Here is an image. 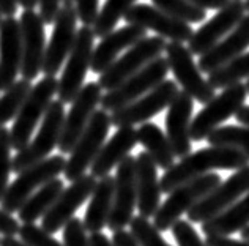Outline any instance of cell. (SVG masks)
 <instances>
[{
	"mask_svg": "<svg viewBox=\"0 0 249 246\" xmlns=\"http://www.w3.org/2000/svg\"><path fill=\"white\" fill-rule=\"evenodd\" d=\"M249 158L233 147L210 145L200 148L196 153H189L180 159V163L170 166L161 177V193L169 194L177 186L189 182L196 177H200L214 169L237 171L240 167L248 166Z\"/></svg>",
	"mask_w": 249,
	"mask_h": 246,
	"instance_id": "1",
	"label": "cell"
},
{
	"mask_svg": "<svg viewBox=\"0 0 249 246\" xmlns=\"http://www.w3.org/2000/svg\"><path fill=\"white\" fill-rule=\"evenodd\" d=\"M57 88L58 79L55 76H44L43 79L38 81L36 86H32L10 129L13 150L19 152L30 142L32 134L57 93Z\"/></svg>",
	"mask_w": 249,
	"mask_h": 246,
	"instance_id": "2",
	"label": "cell"
},
{
	"mask_svg": "<svg viewBox=\"0 0 249 246\" xmlns=\"http://www.w3.org/2000/svg\"><path fill=\"white\" fill-rule=\"evenodd\" d=\"M219 183L221 177L218 174L208 172L177 186L175 190L169 193V197L164 200V204H161L153 215V226L160 232L169 230L175 221H178L181 215H185L196 202H199Z\"/></svg>",
	"mask_w": 249,
	"mask_h": 246,
	"instance_id": "3",
	"label": "cell"
},
{
	"mask_svg": "<svg viewBox=\"0 0 249 246\" xmlns=\"http://www.w3.org/2000/svg\"><path fill=\"white\" fill-rule=\"evenodd\" d=\"M110 126H112V123H110V115L107 111H104L101 107L100 111L93 112L90 122L74 144L73 150L70 152L71 155L63 169L65 178L70 180V182H74L76 178L82 177L89 171V167L95 161L96 155L100 153L101 147L106 142Z\"/></svg>",
	"mask_w": 249,
	"mask_h": 246,
	"instance_id": "4",
	"label": "cell"
},
{
	"mask_svg": "<svg viewBox=\"0 0 249 246\" xmlns=\"http://www.w3.org/2000/svg\"><path fill=\"white\" fill-rule=\"evenodd\" d=\"M65 105L60 101H51L41 119V126L38 134L24 148H21L13 158V172L19 174L29 166L48 158L57 147L60 139L63 122H65Z\"/></svg>",
	"mask_w": 249,
	"mask_h": 246,
	"instance_id": "5",
	"label": "cell"
},
{
	"mask_svg": "<svg viewBox=\"0 0 249 246\" xmlns=\"http://www.w3.org/2000/svg\"><path fill=\"white\" fill-rule=\"evenodd\" d=\"M95 38L91 25H82L76 32L74 44L63 63L62 76L58 79L57 95L63 105L73 101L84 86L85 76L90 68L91 54H93Z\"/></svg>",
	"mask_w": 249,
	"mask_h": 246,
	"instance_id": "6",
	"label": "cell"
},
{
	"mask_svg": "<svg viewBox=\"0 0 249 246\" xmlns=\"http://www.w3.org/2000/svg\"><path fill=\"white\" fill-rule=\"evenodd\" d=\"M65 164H67V159L63 158V155H54V157L44 158L29 166L22 172H19L18 178L11 185H8L2 200H0L2 209L11 215L18 211L32 193H35L38 188L48 183L49 180L63 174Z\"/></svg>",
	"mask_w": 249,
	"mask_h": 246,
	"instance_id": "7",
	"label": "cell"
},
{
	"mask_svg": "<svg viewBox=\"0 0 249 246\" xmlns=\"http://www.w3.org/2000/svg\"><path fill=\"white\" fill-rule=\"evenodd\" d=\"M246 96V86L241 82L222 88V92L219 95H214L205 105V107L193 119L191 128H189L191 141H205L213 129L221 126L222 122L237 114L238 109L245 105Z\"/></svg>",
	"mask_w": 249,
	"mask_h": 246,
	"instance_id": "8",
	"label": "cell"
},
{
	"mask_svg": "<svg viewBox=\"0 0 249 246\" xmlns=\"http://www.w3.org/2000/svg\"><path fill=\"white\" fill-rule=\"evenodd\" d=\"M169 73V63L166 57H156L137 73L131 74L120 86L112 90H107L101 98V107L107 112H114L117 109L129 105L131 101L145 95L160 82L166 79Z\"/></svg>",
	"mask_w": 249,
	"mask_h": 246,
	"instance_id": "9",
	"label": "cell"
},
{
	"mask_svg": "<svg viewBox=\"0 0 249 246\" xmlns=\"http://www.w3.org/2000/svg\"><path fill=\"white\" fill-rule=\"evenodd\" d=\"M166 38L162 36H143L136 44H133L122 57H119L112 65H109L101 73L98 84L103 90H112L128 79L131 74L137 73L156 57H160L166 49Z\"/></svg>",
	"mask_w": 249,
	"mask_h": 246,
	"instance_id": "10",
	"label": "cell"
},
{
	"mask_svg": "<svg viewBox=\"0 0 249 246\" xmlns=\"http://www.w3.org/2000/svg\"><path fill=\"white\" fill-rule=\"evenodd\" d=\"M164 53L169 70L172 71L177 84L181 86L183 92H186L193 100L207 105L214 96V88L202 76V71L199 70V65L194 62L191 51L183 43L169 41Z\"/></svg>",
	"mask_w": 249,
	"mask_h": 246,
	"instance_id": "11",
	"label": "cell"
},
{
	"mask_svg": "<svg viewBox=\"0 0 249 246\" xmlns=\"http://www.w3.org/2000/svg\"><path fill=\"white\" fill-rule=\"evenodd\" d=\"M246 191H249V164L237 169V172L226 182L219 183L199 202H196L186 211L189 223L202 224L204 221H208L229 209L233 202H237Z\"/></svg>",
	"mask_w": 249,
	"mask_h": 246,
	"instance_id": "12",
	"label": "cell"
},
{
	"mask_svg": "<svg viewBox=\"0 0 249 246\" xmlns=\"http://www.w3.org/2000/svg\"><path fill=\"white\" fill-rule=\"evenodd\" d=\"M178 92L180 90L175 81L164 79L145 95L139 96L137 100L131 101L129 105L114 111L110 114V123L115 128H120L134 126L137 123L147 122L162 112L166 107H169V105Z\"/></svg>",
	"mask_w": 249,
	"mask_h": 246,
	"instance_id": "13",
	"label": "cell"
},
{
	"mask_svg": "<svg viewBox=\"0 0 249 246\" xmlns=\"http://www.w3.org/2000/svg\"><path fill=\"white\" fill-rule=\"evenodd\" d=\"M103 88L98 82H89L82 86L76 98L71 101L70 112L65 115L63 129L58 139V150L62 153H70L79 136L90 122L91 115L96 111V106L101 103Z\"/></svg>",
	"mask_w": 249,
	"mask_h": 246,
	"instance_id": "14",
	"label": "cell"
},
{
	"mask_svg": "<svg viewBox=\"0 0 249 246\" xmlns=\"http://www.w3.org/2000/svg\"><path fill=\"white\" fill-rule=\"evenodd\" d=\"M54 29L49 43L46 44V53L41 71L44 76H55L62 70L65 60L74 44L77 13L74 5H63L54 19Z\"/></svg>",
	"mask_w": 249,
	"mask_h": 246,
	"instance_id": "15",
	"label": "cell"
},
{
	"mask_svg": "<svg viewBox=\"0 0 249 246\" xmlns=\"http://www.w3.org/2000/svg\"><path fill=\"white\" fill-rule=\"evenodd\" d=\"M114 178V202L106 226L112 232L124 229L126 226H129V221L133 219V213L137 204L136 158H133L131 155L124 157L120 161V164L117 166V174Z\"/></svg>",
	"mask_w": 249,
	"mask_h": 246,
	"instance_id": "16",
	"label": "cell"
},
{
	"mask_svg": "<svg viewBox=\"0 0 249 246\" xmlns=\"http://www.w3.org/2000/svg\"><path fill=\"white\" fill-rule=\"evenodd\" d=\"M95 185L96 177H93L91 174H84L82 177L71 182L68 188H63L55 202L44 213L41 228L48 230L51 235L63 229V226L74 216L76 210L91 196Z\"/></svg>",
	"mask_w": 249,
	"mask_h": 246,
	"instance_id": "17",
	"label": "cell"
},
{
	"mask_svg": "<svg viewBox=\"0 0 249 246\" xmlns=\"http://www.w3.org/2000/svg\"><path fill=\"white\" fill-rule=\"evenodd\" d=\"M123 19L126 24H136L147 30H153L160 36L170 41L185 43L191 38L194 32L188 22L167 15L158 6L147 3H134L124 13Z\"/></svg>",
	"mask_w": 249,
	"mask_h": 246,
	"instance_id": "18",
	"label": "cell"
},
{
	"mask_svg": "<svg viewBox=\"0 0 249 246\" xmlns=\"http://www.w3.org/2000/svg\"><path fill=\"white\" fill-rule=\"evenodd\" d=\"M21 38H22V63L21 76L24 79L34 81L41 73L44 53H46V24L40 13L35 10H24L21 19Z\"/></svg>",
	"mask_w": 249,
	"mask_h": 246,
	"instance_id": "19",
	"label": "cell"
},
{
	"mask_svg": "<svg viewBox=\"0 0 249 246\" xmlns=\"http://www.w3.org/2000/svg\"><path fill=\"white\" fill-rule=\"evenodd\" d=\"M245 13V2L241 0H231L226 6H222L208 22L193 32L191 38L188 40V49L191 51V54L202 55L212 49L241 21Z\"/></svg>",
	"mask_w": 249,
	"mask_h": 246,
	"instance_id": "20",
	"label": "cell"
},
{
	"mask_svg": "<svg viewBox=\"0 0 249 246\" xmlns=\"http://www.w3.org/2000/svg\"><path fill=\"white\" fill-rule=\"evenodd\" d=\"M194 100L186 92L180 90L169 105L166 115V134L172 145L174 155L178 158L191 153V136L189 128L193 122Z\"/></svg>",
	"mask_w": 249,
	"mask_h": 246,
	"instance_id": "21",
	"label": "cell"
},
{
	"mask_svg": "<svg viewBox=\"0 0 249 246\" xmlns=\"http://www.w3.org/2000/svg\"><path fill=\"white\" fill-rule=\"evenodd\" d=\"M22 63L21 25L15 16H5L0 22V92L16 81Z\"/></svg>",
	"mask_w": 249,
	"mask_h": 246,
	"instance_id": "22",
	"label": "cell"
},
{
	"mask_svg": "<svg viewBox=\"0 0 249 246\" xmlns=\"http://www.w3.org/2000/svg\"><path fill=\"white\" fill-rule=\"evenodd\" d=\"M143 36H147V29L139 27L136 24H126L124 27L109 32L107 35L101 38L100 44L93 48L90 70L96 74H101L109 65H112L119 59L120 53L131 48Z\"/></svg>",
	"mask_w": 249,
	"mask_h": 246,
	"instance_id": "23",
	"label": "cell"
},
{
	"mask_svg": "<svg viewBox=\"0 0 249 246\" xmlns=\"http://www.w3.org/2000/svg\"><path fill=\"white\" fill-rule=\"evenodd\" d=\"M136 191L139 215L152 218L161 205V185L158 180V166L147 152L136 157Z\"/></svg>",
	"mask_w": 249,
	"mask_h": 246,
	"instance_id": "24",
	"label": "cell"
},
{
	"mask_svg": "<svg viewBox=\"0 0 249 246\" xmlns=\"http://www.w3.org/2000/svg\"><path fill=\"white\" fill-rule=\"evenodd\" d=\"M249 46V15H245L241 21L219 40L214 46L200 55L197 62L202 73L210 74L221 65L232 60L233 57L243 54Z\"/></svg>",
	"mask_w": 249,
	"mask_h": 246,
	"instance_id": "25",
	"label": "cell"
},
{
	"mask_svg": "<svg viewBox=\"0 0 249 246\" xmlns=\"http://www.w3.org/2000/svg\"><path fill=\"white\" fill-rule=\"evenodd\" d=\"M137 144V133L133 126H120L107 142H104L100 153L90 166V174L96 178L109 176V172L128 157Z\"/></svg>",
	"mask_w": 249,
	"mask_h": 246,
	"instance_id": "26",
	"label": "cell"
},
{
	"mask_svg": "<svg viewBox=\"0 0 249 246\" xmlns=\"http://www.w3.org/2000/svg\"><path fill=\"white\" fill-rule=\"evenodd\" d=\"M114 188L115 178L112 176H104L96 182L82 221L85 230L90 234L101 232L107 226V219L114 202Z\"/></svg>",
	"mask_w": 249,
	"mask_h": 246,
	"instance_id": "27",
	"label": "cell"
},
{
	"mask_svg": "<svg viewBox=\"0 0 249 246\" xmlns=\"http://www.w3.org/2000/svg\"><path fill=\"white\" fill-rule=\"evenodd\" d=\"M249 224V191L243 199H238L229 209L221 211L208 221L202 223L205 235H232Z\"/></svg>",
	"mask_w": 249,
	"mask_h": 246,
	"instance_id": "28",
	"label": "cell"
},
{
	"mask_svg": "<svg viewBox=\"0 0 249 246\" xmlns=\"http://www.w3.org/2000/svg\"><path fill=\"white\" fill-rule=\"evenodd\" d=\"M136 133H137V142L153 158L156 166L166 171L170 166L175 164V155L172 150V145H170V142L167 139V134L156 123L143 122L136 129Z\"/></svg>",
	"mask_w": 249,
	"mask_h": 246,
	"instance_id": "29",
	"label": "cell"
},
{
	"mask_svg": "<svg viewBox=\"0 0 249 246\" xmlns=\"http://www.w3.org/2000/svg\"><path fill=\"white\" fill-rule=\"evenodd\" d=\"M62 191H63V180L57 177L49 180L48 183L38 188L35 193H32L27 197V200L21 205V209L18 210L19 219L22 223L38 221V218L44 216V213L51 209Z\"/></svg>",
	"mask_w": 249,
	"mask_h": 246,
	"instance_id": "30",
	"label": "cell"
},
{
	"mask_svg": "<svg viewBox=\"0 0 249 246\" xmlns=\"http://www.w3.org/2000/svg\"><path fill=\"white\" fill-rule=\"evenodd\" d=\"M249 77V53H243L232 60L221 65L219 68L208 74V82L212 84L214 90L226 88L232 84L241 82L243 79Z\"/></svg>",
	"mask_w": 249,
	"mask_h": 246,
	"instance_id": "31",
	"label": "cell"
},
{
	"mask_svg": "<svg viewBox=\"0 0 249 246\" xmlns=\"http://www.w3.org/2000/svg\"><path fill=\"white\" fill-rule=\"evenodd\" d=\"M136 2L137 0H106L104 5L101 6V10L98 11V16L93 25H91L95 36L103 38L109 32H112L120 19L124 16V13Z\"/></svg>",
	"mask_w": 249,
	"mask_h": 246,
	"instance_id": "32",
	"label": "cell"
},
{
	"mask_svg": "<svg viewBox=\"0 0 249 246\" xmlns=\"http://www.w3.org/2000/svg\"><path fill=\"white\" fill-rule=\"evenodd\" d=\"M32 88V82L29 79H19L15 81L11 86L3 90L0 96V126H5L10 120L16 117V114L21 109L24 100Z\"/></svg>",
	"mask_w": 249,
	"mask_h": 246,
	"instance_id": "33",
	"label": "cell"
},
{
	"mask_svg": "<svg viewBox=\"0 0 249 246\" xmlns=\"http://www.w3.org/2000/svg\"><path fill=\"white\" fill-rule=\"evenodd\" d=\"M207 141L210 145L238 148V150H241L249 158V126H237V125L218 126L208 134Z\"/></svg>",
	"mask_w": 249,
	"mask_h": 246,
	"instance_id": "34",
	"label": "cell"
},
{
	"mask_svg": "<svg viewBox=\"0 0 249 246\" xmlns=\"http://www.w3.org/2000/svg\"><path fill=\"white\" fill-rule=\"evenodd\" d=\"M152 2L167 15L188 24H199L207 18V11L196 6L189 0H152Z\"/></svg>",
	"mask_w": 249,
	"mask_h": 246,
	"instance_id": "35",
	"label": "cell"
},
{
	"mask_svg": "<svg viewBox=\"0 0 249 246\" xmlns=\"http://www.w3.org/2000/svg\"><path fill=\"white\" fill-rule=\"evenodd\" d=\"M129 228L131 234L141 246H170L161 237L160 230L155 228L153 223H150L145 216H133V219L129 221Z\"/></svg>",
	"mask_w": 249,
	"mask_h": 246,
	"instance_id": "36",
	"label": "cell"
},
{
	"mask_svg": "<svg viewBox=\"0 0 249 246\" xmlns=\"http://www.w3.org/2000/svg\"><path fill=\"white\" fill-rule=\"evenodd\" d=\"M11 138L10 129L0 126V200L8 188L10 174L13 172V158H11Z\"/></svg>",
	"mask_w": 249,
	"mask_h": 246,
	"instance_id": "37",
	"label": "cell"
},
{
	"mask_svg": "<svg viewBox=\"0 0 249 246\" xmlns=\"http://www.w3.org/2000/svg\"><path fill=\"white\" fill-rule=\"evenodd\" d=\"M18 235L27 246H63L54 237H51L48 230H44L41 226H36L35 223H24L19 226Z\"/></svg>",
	"mask_w": 249,
	"mask_h": 246,
	"instance_id": "38",
	"label": "cell"
},
{
	"mask_svg": "<svg viewBox=\"0 0 249 246\" xmlns=\"http://www.w3.org/2000/svg\"><path fill=\"white\" fill-rule=\"evenodd\" d=\"M172 234L174 238L178 243V246H208L202 238L199 237V234L196 232V229L193 228V224L189 221H175L172 228Z\"/></svg>",
	"mask_w": 249,
	"mask_h": 246,
	"instance_id": "39",
	"label": "cell"
},
{
	"mask_svg": "<svg viewBox=\"0 0 249 246\" xmlns=\"http://www.w3.org/2000/svg\"><path fill=\"white\" fill-rule=\"evenodd\" d=\"M63 246H90L87 230L81 219L73 216L63 226Z\"/></svg>",
	"mask_w": 249,
	"mask_h": 246,
	"instance_id": "40",
	"label": "cell"
},
{
	"mask_svg": "<svg viewBox=\"0 0 249 246\" xmlns=\"http://www.w3.org/2000/svg\"><path fill=\"white\" fill-rule=\"evenodd\" d=\"M74 8L82 25H93L100 11V0H74Z\"/></svg>",
	"mask_w": 249,
	"mask_h": 246,
	"instance_id": "41",
	"label": "cell"
},
{
	"mask_svg": "<svg viewBox=\"0 0 249 246\" xmlns=\"http://www.w3.org/2000/svg\"><path fill=\"white\" fill-rule=\"evenodd\" d=\"M62 0H38V6H40V16L46 25H51L54 22L58 10H60Z\"/></svg>",
	"mask_w": 249,
	"mask_h": 246,
	"instance_id": "42",
	"label": "cell"
},
{
	"mask_svg": "<svg viewBox=\"0 0 249 246\" xmlns=\"http://www.w3.org/2000/svg\"><path fill=\"white\" fill-rule=\"evenodd\" d=\"M19 232V223L13 218L11 213L0 209V235L15 237Z\"/></svg>",
	"mask_w": 249,
	"mask_h": 246,
	"instance_id": "43",
	"label": "cell"
},
{
	"mask_svg": "<svg viewBox=\"0 0 249 246\" xmlns=\"http://www.w3.org/2000/svg\"><path fill=\"white\" fill-rule=\"evenodd\" d=\"M205 243L208 246H249V242L233 240L229 235H207Z\"/></svg>",
	"mask_w": 249,
	"mask_h": 246,
	"instance_id": "44",
	"label": "cell"
},
{
	"mask_svg": "<svg viewBox=\"0 0 249 246\" xmlns=\"http://www.w3.org/2000/svg\"><path fill=\"white\" fill-rule=\"evenodd\" d=\"M112 243H114V246H141L137 243L136 238L133 237V234H131V232H126L124 229L114 230Z\"/></svg>",
	"mask_w": 249,
	"mask_h": 246,
	"instance_id": "45",
	"label": "cell"
},
{
	"mask_svg": "<svg viewBox=\"0 0 249 246\" xmlns=\"http://www.w3.org/2000/svg\"><path fill=\"white\" fill-rule=\"evenodd\" d=\"M196 6H199L202 10H221L222 6H226L231 0H189Z\"/></svg>",
	"mask_w": 249,
	"mask_h": 246,
	"instance_id": "46",
	"label": "cell"
},
{
	"mask_svg": "<svg viewBox=\"0 0 249 246\" xmlns=\"http://www.w3.org/2000/svg\"><path fill=\"white\" fill-rule=\"evenodd\" d=\"M89 245L90 246H114L112 240L107 238V235H104L103 232H93L89 237Z\"/></svg>",
	"mask_w": 249,
	"mask_h": 246,
	"instance_id": "47",
	"label": "cell"
},
{
	"mask_svg": "<svg viewBox=\"0 0 249 246\" xmlns=\"http://www.w3.org/2000/svg\"><path fill=\"white\" fill-rule=\"evenodd\" d=\"M18 0H0V13L2 16H15L18 11Z\"/></svg>",
	"mask_w": 249,
	"mask_h": 246,
	"instance_id": "48",
	"label": "cell"
},
{
	"mask_svg": "<svg viewBox=\"0 0 249 246\" xmlns=\"http://www.w3.org/2000/svg\"><path fill=\"white\" fill-rule=\"evenodd\" d=\"M235 119H237L238 123H241V125L245 126H249V106H241L237 114H235Z\"/></svg>",
	"mask_w": 249,
	"mask_h": 246,
	"instance_id": "49",
	"label": "cell"
},
{
	"mask_svg": "<svg viewBox=\"0 0 249 246\" xmlns=\"http://www.w3.org/2000/svg\"><path fill=\"white\" fill-rule=\"evenodd\" d=\"M0 246H27L22 240H18L16 237L11 235H3L0 238Z\"/></svg>",
	"mask_w": 249,
	"mask_h": 246,
	"instance_id": "50",
	"label": "cell"
},
{
	"mask_svg": "<svg viewBox=\"0 0 249 246\" xmlns=\"http://www.w3.org/2000/svg\"><path fill=\"white\" fill-rule=\"evenodd\" d=\"M18 3L21 5L24 10H34L38 5V0H18Z\"/></svg>",
	"mask_w": 249,
	"mask_h": 246,
	"instance_id": "51",
	"label": "cell"
},
{
	"mask_svg": "<svg viewBox=\"0 0 249 246\" xmlns=\"http://www.w3.org/2000/svg\"><path fill=\"white\" fill-rule=\"evenodd\" d=\"M240 234H241V237H243V240L249 242V224L246 226V228H243L240 230Z\"/></svg>",
	"mask_w": 249,
	"mask_h": 246,
	"instance_id": "52",
	"label": "cell"
},
{
	"mask_svg": "<svg viewBox=\"0 0 249 246\" xmlns=\"http://www.w3.org/2000/svg\"><path fill=\"white\" fill-rule=\"evenodd\" d=\"M63 5H73L74 3V0H62Z\"/></svg>",
	"mask_w": 249,
	"mask_h": 246,
	"instance_id": "53",
	"label": "cell"
},
{
	"mask_svg": "<svg viewBox=\"0 0 249 246\" xmlns=\"http://www.w3.org/2000/svg\"><path fill=\"white\" fill-rule=\"evenodd\" d=\"M245 8H246V11H249V0H246V2H245Z\"/></svg>",
	"mask_w": 249,
	"mask_h": 246,
	"instance_id": "54",
	"label": "cell"
},
{
	"mask_svg": "<svg viewBox=\"0 0 249 246\" xmlns=\"http://www.w3.org/2000/svg\"><path fill=\"white\" fill-rule=\"evenodd\" d=\"M245 86H246V90H248V93H249V77H248V81H246Z\"/></svg>",
	"mask_w": 249,
	"mask_h": 246,
	"instance_id": "55",
	"label": "cell"
},
{
	"mask_svg": "<svg viewBox=\"0 0 249 246\" xmlns=\"http://www.w3.org/2000/svg\"><path fill=\"white\" fill-rule=\"evenodd\" d=\"M2 19H3V18H2V13H0V22H2Z\"/></svg>",
	"mask_w": 249,
	"mask_h": 246,
	"instance_id": "56",
	"label": "cell"
}]
</instances>
